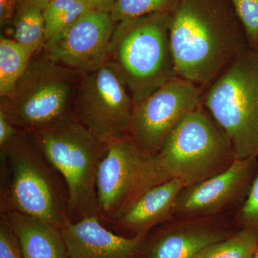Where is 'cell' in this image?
Here are the masks:
<instances>
[{"instance_id": "2e32d148", "label": "cell", "mask_w": 258, "mask_h": 258, "mask_svg": "<svg viewBox=\"0 0 258 258\" xmlns=\"http://www.w3.org/2000/svg\"><path fill=\"white\" fill-rule=\"evenodd\" d=\"M228 236L210 226L191 225L172 229L154 239L145 258H194L208 246Z\"/></svg>"}, {"instance_id": "e0dca14e", "label": "cell", "mask_w": 258, "mask_h": 258, "mask_svg": "<svg viewBox=\"0 0 258 258\" xmlns=\"http://www.w3.org/2000/svg\"><path fill=\"white\" fill-rule=\"evenodd\" d=\"M26 47L14 39L0 38V96L8 98L26 71L32 56Z\"/></svg>"}, {"instance_id": "9a60e30c", "label": "cell", "mask_w": 258, "mask_h": 258, "mask_svg": "<svg viewBox=\"0 0 258 258\" xmlns=\"http://www.w3.org/2000/svg\"><path fill=\"white\" fill-rule=\"evenodd\" d=\"M18 239L23 258H69L60 227L20 212L2 211Z\"/></svg>"}, {"instance_id": "d4e9b609", "label": "cell", "mask_w": 258, "mask_h": 258, "mask_svg": "<svg viewBox=\"0 0 258 258\" xmlns=\"http://www.w3.org/2000/svg\"><path fill=\"white\" fill-rule=\"evenodd\" d=\"M19 129L8 119L3 110L0 109V149L5 147L18 134Z\"/></svg>"}, {"instance_id": "8992f818", "label": "cell", "mask_w": 258, "mask_h": 258, "mask_svg": "<svg viewBox=\"0 0 258 258\" xmlns=\"http://www.w3.org/2000/svg\"><path fill=\"white\" fill-rule=\"evenodd\" d=\"M83 75L55 63L40 49L12 94L2 98L0 109L24 132L53 124L72 114Z\"/></svg>"}, {"instance_id": "ffe728a7", "label": "cell", "mask_w": 258, "mask_h": 258, "mask_svg": "<svg viewBox=\"0 0 258 258\" xmlns=\"http://www.w3.org/2000/svg\"><path fill=\"white\" fill-rule=\"evenodd\" d=\"M88 10L77 0H51L43 10L45 42L69 28Z\"/></svg>"}, {"instance_id": "3957f363", "label": "cell", "mask_w": 258, "mask_h": 258, "mask_svg": "<svg viewBox=\"0 0 258 258\" xmlns=\"http://www.w3.org/2000/svg\"><path fill=\"white\" fill-rule=\"evenodd\" d=\"M171 13L118 22L107 66L114 70L137 103L177 77L170 42Z\"/></svg>"}, {"instance_id": "cb8c5ba5", "label": "cell", "mask_w": 258, "mask_h": 258, "mask_svg": "<svg viewBox=\"0 0 258 258\" xmlns=\"http://www.w3.org/2000/svg\"><path fill=\"white\" fill-rule=\"evenodd\" d=\"M0 258H23L16 235L3 215L0 220Z\"/></svg>"}, {"instance_id": "8fae6325", "label": "cell", "mask_w": 258, "mask_h": 258, "mask_svg": "<svg viewBox=\"0 0 258 258\" xmlns=\"http://www.w3.org/2000/svg\"><path fill=\"white\" fill-rule=\"evenodd\" d=\"M115 25L111 13L90 10L42 48L55 63L88 74L106 64Z\"/></svg>"}, {"instance_id": "f546056e", "label": "cell", "mask_w": 258, "mask_h": 258, "mask_svg": "<svg viewBox=\"0 0 258 258\" xmlns=\"http://www.w3.org/2000/svg\"><path fill=\"white\" fill-rule=\"evenodd\" d=\"M254 256V255H253ZM253 256H252V257H250L249 258H253Z\"/></svg>"}, {"instance_id": "30bf717a", "label": "cell", "mask_w": 258, "mask_h": 258, "mask_svg": "<svg viewBox=\"0 0 258 258\" xmlns=\"http://www.w3.org/2000/svg\"><path fill=\"white\" fill-rule=\"evenodd\" d=\"M204 90L179 77L164 83L134 103L128 135L144 150L158 154L179 122L201 106Z\"/></svg>"}, {"instance_id": "7c38bea8", "label": "cell", "mask_w": 258, "mask_h": 258, "mask_svg": "<svg viewBox=\"0 0 258 258\" xmlns=\"http://www.w3.org/2000/svg\"><path fill=\"white\" fill-rule=\"evenodd\" d=\"M257 162V159H235L221 172L184 187L176 200L174 212L199 216L221 210L248 186Z\"/></svg>"}, {"instance_id": "4316f807", "label": "cell", "mask_w": 258, "mask_h": 258, "mask_svg": "<svg viewBox=\"0 0 258 258\" xmlns=\"http://www.w3.org/2000/svg\"><path fill=\"white\" fill-rule=\"evenodd\" d=\"M88 9L111 13L115 0H77Z\"/></svg>"}, {"instance_id": "5bb4252c", "label": "cell", "mask_w": 258, "mask_h": 258, "mask_svg": "<svg viewBox=\"0 0 258 258\" xmlns=\"http://www.w3.org/2000/svg\"><path fill=\"white\" fill-rule=\"evenodd\" d=\"M184 187L182 181L170 179L149 188L125 210L115 223L138 234H146L174 212L176 200Z\"/></svg>"}, {"instance_id": "9c48e42d", "label": "cell", "mask_w": 258, "mask_h": 258, "mask_svg": "<svg viewBox=\"0 0 258 258\" xmlns=\"http://www.w3.org/2000/svg\"><path fill=\"white\" fill-rule=\"evenodd\" d=\"M134 101L114 70L105 64L83 74L72 114L104 144L128 135Z\"/></svg>"}, {"instance_id": "484cf974", "label": "cell", "mask_w": 258, "mask_h": 258, "mask_svg": "<svg viewBox=\"0 0 258 258\" xmlns=\"http://www.w3.org/2000/svg\"><path fill=\"white\" fill-rule=\"evenodd\" d=\"M20 0H0V25L1 28L13 23Z\"/></svg>"}, {"instance_id": "f1b7e54d", "label": "cell", "mask_w": 258, "mask_h": 258, "mask_svg": "<svg viewBox=\"0 0 258 258\" xmlns=\"http://www.w3.org/2000/svg\"><path fill=\"white\" fill-rule=\"evenodd\" d=\"M253 258H258V248L257 250H256V252H254Z\"/></svg>"}, {"instance_id": "6da1fadb", "label": "cell", "mask_w": 258, "mask_h": 258, "mask_svg": "<svg viewBox=\"0 0 258 258\" xmlns=\"http://www.w3.org/2000/svg\"><path fill=\"white\" fill-rule=\"evenodd\" d=\"M170 42L177 77L208 87L249 47L230 0H178Z\"/></svg>"}, {"instance_id": "ac0fdd59", "label": "cell", "mask_w": 258, "mask_h": 258, "mask_svg": "<svg viewBox=\"0 0 258 258\" xmlns=\"http://www.w3.org/2000/svg\"><path fill=\"white\" fill-rule=\"evenodd\" d=\"M13 38L35 54L45 42L43 9L20 1L13 21Z\"/></svg>"}, {"instance_id": "52a82bcc", "label": "cell", "mask_w": 258, "mask_h": 258, "mask_svg": "<svg viewBox=\"0 0 258 258\" xmlns=\"http://www.w3.org/2000/svg\"><path fill=\"white\" fill-rule=\"evenodd\" d=\"M157 157L166 178L180 180L185 187L221 172L235 160L230 140L203 105L179 122Z\"/></svg>"}, {"instance_id": "5b68a950", "label": "cell", "mask_w": 258, "mask_h": 258, "mask_svg": "<svg viewBox=\"0 0 258 258\" xmlns=\"http://www.w3.org/2000/svg\"><path fill=\"white\" fill-rule=\"evenodd\" d=\"M202 105L230 140L235 159H258V47H249L204 90Z\"/></svg>"}, {"instance_id": "7a4b0ae2", "label": "cell", "mask_w": 258, "mask_h": 258, "mask_svg": "<svg viewBox=\"0 0 258 258\" xmlns=\"http://www.w3.org/2000/svg\"><path fill=\"white\" fill-rule=\"evenodd\" d=\"M0 152L5 166L1 212H20L60 228L70 219L67 187L30 132L19 131Z\"/></svg>"}, {"instance_id": "44dd1931", "label": "cell", "mask_w": 258, "mask_h": 258, "mask_svg": "<svg viewBox=\"0 0 258 258\" xmlns=\"http://www.w3.org/2000/svg\"><path fill=\"white\" fill-rule=\"evenodd\" d=\"M178 0H115L111 11L115 23L154 14L171 13Z\"/></svg>"}, {"instance_id": "7402d4cb", "label": "cell", "mask_w": 258, "mask_h": 258, "mask_svg": "<svg viewBox=\"0 0 258 258\" xmlns=\"http://www.w3.org/2000/svg\"><path fill=\"white\" fill-rule=\"evenodd\" d=\"M243 27L249 47H258V0H230Z\"/></svg>"}, {"instance_id": "ba28073f", "label": "cell", "mask_w": 258, "mask_h": 258, "mask_svg": "<svg viewBox=\"0 0 258 258\" xmlns=\"http://www.w3.org/2000/svg\"><path fill=\"white\" fill-rule=\"evenodd\" d=\"M167 179L157 154L129 136L112 141L106 144L97 174L100 219L115 222L144 191Z\"/></svg>"}, {"instance_id": "603a6c76", "label": "cell", "mask_w": 258, "mask_h": 258, "mask_svg": "<svg viewBox=\"0 0 258 258\" xmlns=\"http://www.w3.org/2000/svg\"><path fill=\"white\" fill-rule=\"evenodd\" d=\"M240 217L244 227L252 229L258 234V173L249 185Z\"/></svg>"}, {"instance_id": "d6986e66", "label": "cell", "mask_w": 258, "mask_h": 258, "mask_svg": "<svg viewBox=\"0 0 258 258\" xmlns=\"http://www.w3.org/2000/svg\"><path fill=\"white\" fill-rule=\"evenodd\" d=\"M258 248V234L243 227L233 235L215 242L194 258H249Z\"/></svg>"}, {"instance_id": "83f0119b", "label": "cell", "mask_w": 258, "mask_h": 258, "mask_svg": "<svg viewBox=\"0 0 258 258\" xmlns=\"http://www.w3.org/2000/svg\"><path fill=\"white\" fill-rule=\"evenodd\" d=\"M20 1L25 2V3H30V4L37 5L40 8H44L47 6V5L51 1V0H20Z\"/></svg>"}, {"instance_id": "277c9868", "label": "cell", "mask_w": 258, "mask_h": 258, "mask_svg": "<svg viewBox=\"0 0 258 258\" xmlns=\"http://www.w3.org/2000/svg\"><path fill=\"white\" fill-rule=\"evenodd\" d=\"M30 133L63 179L69 192L70 219L99 216L97 174L106 144L73 114Z\"/></svg>"}, {"instance_id": "4fadbf2b", "label": "cell", "mask_w": 258, "mask_h": 258, "mask_svg": "<svg viewBox=\"0 0 258 258\" xmlns=\"http://www.w3.org/2000/svg\"><path fill=\"white\" fill-rule=\"evenodd\" d=\"M60 230L69 258H138L145 235L127 238L115 235L102 225L98 215L77 221L69 219Z\"/></svg>"}]
</instances>
